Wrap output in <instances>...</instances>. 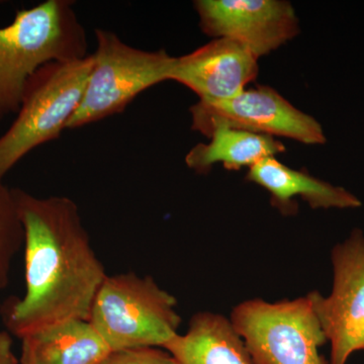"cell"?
I'll list each match as a JSON object with an SVG mask.
<instances>
[{
	"instance_id": "obj_1",
	"label": "cell",
	"mask_w": 364,
	"mask_h": 364,
	"mask_svg": "<svg viewBox=\"0 0 364 364\" xmlns=\"http://www.w3.org/2000/svg\"><path fill=\"white\" fill-rule=\"evenodd\" d=\"M25 231L26 293L2 308L7 330L23 338L43 328L88 320L107 274L77 203L14 188Z\"/></svg>"
},
{
	"instance_id": "obj_2",
	"label": "cell",
	"mask_w": 364,
	"mask_h": 364,
	"mask_svg": "<svg viewBox=\"0 0 364 364\" xmlns=\"http://www.w3.org/2000/svg\"><path fill=\"white\" fill-rule=\"evenodd\" d=\"M87 45L70 0H46L16 11L0 28V121L18 112L26 82L40 67L85 58Z\"/></svg>"
},
{
	"instance_id": "obj_3",
	"label": "cell",
	"mask_w": 364,
	"mask_h": 364,
	"mask_svg": "<svg viewBox=\"0 0 364 364\" xmlns=\"http://www.w3.org/2000/svg\"><path fill=\"white\" fill-rule=\"evenodd\" d=\"M92 54L40 67L26 82L13 124L0 136V177L39 146L56 140L82 100Z\"/></svg>"
},
{
	"instance_id": "obj_4",
	"label": "cell",
	"mask_w": 364,
	"mask_h": 364,
	"mask_svg": "<svg viewBox=\"0 0 364 364\" xmlns=\"http://www.w3.org/2000/svg\"><path fill=\"white\" fill-rule=\"evenodd\" d=\"M176 299L151 277L107 275L88 321L112 351L164 347L178 335Z\"/></svg>"
},
{
	"instance_id": "obj_5",
	"label": "cell",
	"mask_w": 364,
	"mask_h": 364,
	"mask_svg": "<svg viewBox=\"0 0 364 364\" xmlns=\"http://www.w3.org/2000/svg\"><path fill=\"white\" fill-rule=\"evenodd\" d=\"M97 49L82 100L67 129L82 128L121 114L143 91L170 80L176 57L164 50L145 51L116 33L95 30Z\"/></svg>"
},
{
	"instance_id": "obj_6",
	"label": "cell",
	"mask_w": 364,
	"mask_h": 364,
	"mask_svg": "<svg viewBox=\"0 0 364 364\" xmlns=\"http://www.w3.org/2000/svg\"><path fill=\"white\" fill-rule=\"evenodd\" d=\"M231 323L254 364H329L318 352L328 339L311 294L277 303L249 299L235 306Z\"/></svg>"
},
{
	"instance_id": "obj_7",
	"label": "cell",
	"mask_w": 364,
	"mask_h": 364,
	"mask_svg": "<svg viewBox=\"0 0 364 364\" xmlns=\"http://www.w3.org/2000/svg\"><path fill=\"white\" fill-rule=\"evenodd\" d=\"M193 129L210 136L219 128H231L293 139L306 145L326 142L322 126L296 109L269 86L245 90L219 102H198L191 109Z\"/></svg>"
},
{
	"instance_id": "obj_8",
	"label": "cell",
	"mask_w": 364,
	"mask_h": 364,
	"mask_svg": "<svg viewBox=\"0 0 364 364\" xmlns=\"http://www.w3.org/2000/svg\"><path fill=\"white\" fill-rule=\"evenodd\" d=\"M333 287L324 298L312 291L314 306L331 343L329 364H346L364 350V235L354 230L332 250Z\"/></svg>"
},
{
	"instance_id": "obj_9",
	"label": "cell",
	"mask_w": 364,
	"mask_h": 364,
	"mask_svg": "<svg viewBox=\"0 0 364 364\" xmlns=\"http://www.w3.org/2000/svg\"><path fill=\"white\" fill-rule=\"evenodd\" d=\"M195 9L203 33L240 41L258 58L299 33L293 6L282 0H196Z\"/></svg>"
},
{
	"instance_id": "obj_10",
	"label": "cell",
	"mask_w": 364,
	"mask_h": 364,
	"mask_svg": "<svg viewBox=\"0 0 364 364\" xmlns=\"http://www.w3.org/2000/svg\"><path fill=\"white\" fill-rule=\"evenodd\" d=\"M258 57L240 41L218 38L176 60L170 80L196 92L200 102L236 97L257 76Z\"/></svg>"
},
{
	"instance_id": "obj_11",
	"label": "cell",
	"mask_w": 364,
	"mask_h": 364,
	"mask_svg": "<svg viewBox=\"0 0 364 364\" xmlns=\"http://www.w3.org/2000/svg\"><path fill=\"white\" fill-rule=\"evenodd\" d=\"M249 181L267 189L272 203L282 214L294 215L299 196L313 208H356L361 205L358 196L339 186L320 181L310 174L289 168L274 157L267 158L249 168Z\"/></svg>"
},
{
	"instance_id": "obj_12",
	"label": "cell",
	"mask_w": 364,
	"mask_h": 364,
	"mask_svg": "<svg viewBox=\"0 0 364 364\" xmlns=\"http://www.w3.org/2000/svg\"><path fill=\"white\" fill-rule=\"evenodd\" d=\"M20 364H100L112 350L88 320H71L23 336Z\"/></svg>"
},
{
	"instance_id": "obj_13",
	"label": "cell",
	"mask_w": 364,
	"mask_h": 364,
	"mask_svg": "<svg viewBox=\"0 0 364 364\" xmlns=\"http://www.w3.org/2000/svg\"><path fill=\"white\" fill-rule=\"evenodd\" d=\"M163 348L179 364H254L231 320L219 314H196L188 332L176 335Z\"/></svg>"
},
{
	"instance_id": "obj_14",
	"label": "cell",
	"mask_w": 364,
	"mask_h": 364,
	"mask_svg": "<svg viewBox=\"0 0 364 364\" xmlns=\"http://www.w3.org/2000/svg\"><path fill=\"white\" fill-rule=\"evenodd\" d=\"M210 142L198 144L189 151L186 165L200 174L210 172L217 163L229 170L251 167L267 158L284 152L286 147L273 136L219 128L208 136Z\"/></svg>"
},
{
	"instance_id": "obj_15",
	"label": "cell",
	"mask_w": 364,
	"mask_h": 364,
	"mask_svg": "<svg viewBox=\"0 0 364 364\" xmlns=\"http://www.w3.org/2000/svg\"><path fill=\"white\" fill-rule=\"evenodd\" d=\"M4 179L0 177V291L9 284L14 258L25 241L14 188H9Z\"/></svg>"
},
{
	"instance_id": "obj_16",
	"label": "cell",
	"mask_w": 364,
	"mask_h": 364,
	"mask_svg": "<svg viewBox=\"0 0 364 364\" xmlns=\"http://www.w3.org/2000/svg\"><path fill=\"white\" fill-rule=\"evenodd\" d=\"M100 364H179L167 350L157 347L112 351Z\"/></svg>"
},
{
	"instance_id": "obj_17",
	"label": "cell",
	"mask_w": 364,
	"mask_h": 364,
	"mask_svg": "<svg viewBox=\"0 0 364 364\" xmlns=\"http://www.w3.org/2000/svg\"><path fill=\"white\" fill-rule=\"evenodd\" d=\"M0 364H20L14 351L13 339L9 332L0 330Z\"/></svg>"
}]
</instances>
